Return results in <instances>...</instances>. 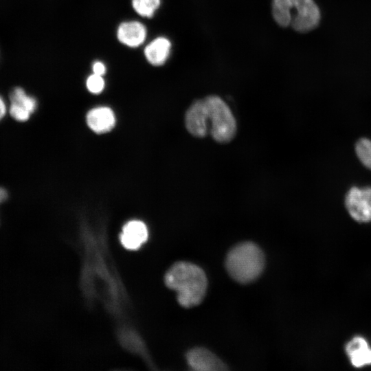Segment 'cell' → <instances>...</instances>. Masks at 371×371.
<instances>
[{"mask_svg": "<svg viewBox=\"0 0 371 371\" xmlns=\"http://www.w3.org/2000/svg\"><path fill=\"white\" fill-rule=\"evenodd\" d=\"M345 205L356 221L371 222V187H352L345 196Z\"/></svg>", "mask_w": 371, "mask_h": 371, "instance_id": "cell-5", "label": "cell"}, {"mask_svg": "<svg viewBox=\"0 0 371 371\" xmlns=\"http://www.w3.org/2000/svg\"><path fill=\"white\" fill-rule=\"evenodd\" d=\"M148 234L146 225L140 221L133 220L124 225L120 241L126 249L135 250L146 242Z\"/></svg>", "mask_w": 371, "mask_h": 371, "instance_id": "cell-10", "label": "cell"}, {"mask_svg": "<svg viewBox=\"0 0 371 371\" xmlns=\"http://www.w3.org/2000/svg\"><path fill=\"white\" fill-rule=\"evenodd\" d=\"M189 367L196 371L225 370L226 365L210 350L196 347L186 353Z\"/></svg>", "mask_w": 371, "mask_h": 371, "instance_id": "cell-8", "label": "cell"}, {"mask_svg": "<svg viewBox=\"0 0 371 371\" xmlns=\"http://www.w3.org/2000/svg\"><path fill=\"white\" fill-rule=\"evenodd\" d=\"M148 30L142 22L136 20L124 21L116 30L117 41L129 48H137L146 41Z\"/></svg>", "mask_w": 371, "mask_h": 371, "instance_id": "cell-7", "label": "cell"}, {"mask_svg": "<svg viewBox=\"0 0 371 371\" xmlns=\"http://www.w3.org/2000/svg\"><path fill=\"white\" fill-rule=\"evenodd\" d=\"M10 115L17 122L27 121L37 108L36 98L28 95L20 87H16L12 90L10 93Z\"/></svg>", "mask_w": 371, "mask_h": 371, "instance_id": "cell-6", "label": "cell"}, {"mask_svg": "<svg viewBox=\"0 0 371 371\" xmlns=\"http://www.w3.org/2000/svg\"><path fill=\"white\" fill-rule=\"evenodd\" d=\"M86 87L93 94H99L105 87V81L102 76L95 74H90L86 80Z\"/></svg>", "mask_w": 371, "mask_h": 371, "instance_id": "cell-15", "label": "cell"}, {"mask_svg": "<svg viewBox=\"0 0 371 371\" xmlns=\"http://www.w3.org/2000/svg\"><path fill=\"white\" fill-rule=\"evenodd\" d=\"M8 194L7 190L3 188L0 187V204L5 201L8 199Z\"/></svg>", "mask_w": 371, "mask_h": 371, "instance_id": "cell-18", "label": "cell"}, {"mask_svg": "<svg viewBox=\"0 0 371 371\" xmlns=\"http://www.w3.org/2000/svg\"><path fill=\"white\" fill-rule=\"evenodd\" d=\"M172 48L170 41L165 36H157L144 47L146 60L152 66L161 67L168 60Z\"/></svg>", "mask_w": 371, "mask_h": 371, "instance_id": "cell-9", "label": "cell"}, {"mask_svg": "<svg viewBox=\"0 0 371 371\" xmlns=\"http://www.w3.org/2000/svg\"><path fill=\"white\" fill-rule=\"evenodd\" d=\"M87 122L89 128L97 133H104L111 131L115 124L113 111L106 106L95 107L87 115Z\"/></svg>", "mask_w": 371, "mask_h": 371, "instance_id": "cell-11", "label": "cell"}, {"mask_svg": "<svg viewBox=\"0 0 371 371\" xmlns=\"http://www.w3.org/2000/svg\"><path fill=\"white\" fill-rule=\"evenodd\" d=\"M201 100L209 134L217 143H229L238 130L237 122L231 109L218 95H207Z\"/></svg>", "mask_w": 371, "mask_h": 371, "instance_id": "cell-4", "label": "cell"}, {"mask_svg": "<svg viewBox=\"0 0 371 371\" xmlns=\"http://www.w3.org/2000/svg\"><path fill=\"white\" fill-rule=\"evenodd\" d=\"M92 69V73L102 76L106 74V65L101 60H95L91 65Z\"/></svg>", "mask_w": 371, "mask_h": 371, "instance_id": "cell-16", "label": "cell"}, {"mask_svg": "<svg viewBox=\"0 0 371 371\" xmlns=\"http://www.w3.org/2000/svg\"><path fill=\"white\" fill-rule=\"evenodd\" d=\"M272 15L280 26L291 25L300 32L315 28L321 18L313 0H273Z\"/></svg>", "mask_w": 371, "mask_h": 371, "instance_id": "cell-3", "label": "cell"}, {"mask_svg": "<svg viewBox=\"0 0 371 371\" xmlns=\"http://www.w3.org/2000/svg\"><path fill=\"white\" fill-rule=\"evenodd\" d=\"M161 0H131L133 10L139 16L151 19L161 5Z\"/></svg>", "mask_w": 371, "mask_h": 371, "instance_id": "cell-13", "label": "cell"}, {"mask_svg": "<svg viewBox=\"0 0 371 371\" xmlns=\"http://www.w3.org/2000/svg\"><path fill=\"white\" fill-rule=\"evenodd\" d=\"M346 353L352 365L361 368L371 365V348L361 337H355L346 346Z\"/></svg>", "mask_w": 371, "mask_h": 371, "instance_id": "cell-12", "label": "cell"}, {"mask_svg": "<svg viewBox=\"0 0 371 371\" xmlns=\"http://www.w3.org/2000/svg\"><path fill=\"white\" fill-rule=\"evenodd\" d=\"M7 111V106L3 98L0 95V121L4 117Z\"/></svg>", "mask_w": 371, "mask_h": 371, "instance_id": "cell-17", "label": "cell"}, {"mask_svg": "<svg viewBox=\"0 0 371 371\" xmlns=\"http://www.w3.org/2000/svg\"><path fill=\"white\" fill-rule=\"evenodd\" d=\"M225 265L232 279L245 284L255 281L262 274L265 265V257L258 245L251 241H244L238 243L229 251Z\"/></svg>", "mask_w": 371, "mask_h": 371, "instance_id": "cell-2", "label": "cell"}, {"mask_svg": "<svg viewBox=\"0 0 371 371\" xmlns=\"http://www.w3.org/2000/svg\"><path fill=\"white\" fill-rule=\"evenodd\" d=\"M355 152L363 166L371 170V140L360 138L355 144Z\"/></svg>", "mask_w": 371, "mask_h": 371, "instance_id": "cell-14", "label": "cell"}, {"mask_svg": "<svg viewBox=\"0 0 371 371\" xmlns=\"http://www.w3.org/2000/svg\"><path fill=\"white\" fill-rule=\"evenodd\" d=\"M164 282L175 290L179 304L185 308L199 305L207 289V278L199 266L186 261L175 262L166 272Z\"/></svg>", "mask_w": 371, "mask_h": 371, "instance_id": "cell-1", "label": "cell"}]
</instances>
